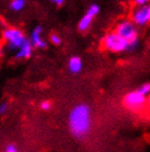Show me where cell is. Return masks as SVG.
<instances>
[{"label": "cell", "instance_id": "cell-1", "mask_svg": "<svg viewBox=\"0 0 150 152\" xmlns=\"http://www.w3.org/2000/svg\"><path fill=\"white\" fill-rule=\"evenodd\" d=\"M68 125L72 136L77 139L86 137L90 132L92 120H91V109L87 104H79L71 109Z\"/></svg>", "mask_w": 150, "mask_h": 152}, {"label": "cell", "instance_id": "cell-2", "mask_svg": "<svg viewBox=\"0 0 150 152\" xmlns=\"http://www.w3.org/2000/svg\"><path fill=\"white\" fill-rule=\"evenodd\" d=\"M128 44L129 41L126 39L122 38L120 35L115 33L107 34L103 39V45L106 50L112 51V52H124L128 51Z\"/></svg>", "mask_w": 150, "mask_h": 152}, {"label": "cell", "instance_id": "cell-3", "mask_svg": "<svg viewBox=\"0 0 150 152\" xmlns=\"http://www.w3.org/2000/svg\"><path fill=\"white\" fill-rule=\"evenodd\" d=\"M4 39L10 50H18L26 39L23 32L17 28H7L4 30Z\"/></svg>", "mask_w": 150, "mask_h": 152}, {"label": "cell", "instance_id": "cell-4", "mask_svg": "<svg viewBox=\"0 0 150 152\" xmlns=\"http://www.w3.org/2000/svg\"><path fill=\"white\" fill-rule=\"evenodd\" d=\"M147 98L146 96L140 94L138 91H134L128 93L126 97L124 98V106L133 111L141 110L144 107L146 106Z\"/></svg>", "mask_w": 150, "mask_h": 152}, {"label": "cell", "instance_id": "cell-5", "mask_svg": "<svg viewBox=\"0 0 150 152\" xmlns=\"http://www.w3.org/2000/svg\"><path fill=\"white\" fill-rule=\"evenodd\" d=\"M133 21L137 26H146L150 22V4H141L133 13Z\"/></svg>", "mask_w": 150, "mask_h": 152}, {"label": "cell", "instance_id": "cell-6", "mask_svg": "<svg viewBox=\"0 0 150 152\" xmlns=\"http://www.w3.org/2000/svg\"><path fill=\"white\" fill-rule=\"evenodd\" d=\"M100 11V8H99L98 4H91L89 9H88V11L86 12V15H83L81 20L79 21V24H78V29L80 31H87L90 26L92 24V21L93 19L97 17V15L99 13Z\"/></svg>", "mask_w": 150, "mask_h": 152}, {"label": "cell", "instance_id": "cell-7", "mask_svg": "<svg viewBox=\"0 0 150 152\" xmlns=\"http://www.w3.org/2000/svg\"><path fill=\"white\" fill-rule=\"evenodd\" d=\"M116 33L118 35H120L122 38L126 39L127 41L138 39L137 30H136L134 23L131 22V21H125V22L120 23L116 29Z\"/></svg>", "mask_w": 150, "mask_h": 152}, {"label": "cell", "instance_id": "cell-8", "mask_svg": "<svg viewBox=\"0 0 150 152\" xmlns=\"http://www.w3.org/2000/svg\"><path fill=\"white\" fill-rule=\"evenodd\" d=\"M42 27L38 26V27L34 28L33 32H32V35H31V43L33 44L34 48H38V49H45L47 44L46 42L44 41V39L42 38Z\"/></svg>", "mask_w": 150, "mask_h": 152}, {"label": "cell", "instance_id": "cell-9", "mask_svg": "<svg viewBox=\"0 0 150 152\" xmlns=\"http://www.w3.org/2000/svg\"><path fill=\"white\" fill-rule=\"evenodd\" d=\"M33 49H34V46H33V44L31 43V41L25 40V41L21 44V46L18 49L17 57H18V58H29V57H31L32 53H33Z\"/></svg>", "mask_w": 150, "mask_h": 152}, {"label": "cell", "instance_id": "cell-10", "mask_svg": "<svg viewBox=\"0 0 150 152\" xmlns=\"http://www.w3.org/2000/svg\"><path fill=\"white\" fill-rule=\"evenodd\" d=\"M68 69L72 74H78L82 69V61L79 56H72L68 61Z\"/></svg>", "mask_w": 150, "mask_h": 152}, {"label": "cell", "instance_id": "cell-11", "mask_svg": "<svg viewBox=\"0 0 150 152\" xmlns=\"http://www.w3.org/2000/svg\"><path fill=\"white\" fill-rule=\"evenodd\" d=\"M25 7V0H12L10 2V9L15 12L21 11Z\"/></svg>", "mask_w": 150, "mask_h": 152}, {"label": "cell", "instance_id": "cell-12", "mask_svg": "<svg viewBox=\"0 0 150 152\" xmlns=\"http://www.w3.org/2000/svg\"><path fill=\"white\" fill-rule=\"evenodd\" d=\"M137 91H138L140 94H143L144 96L147 97V96L150 94V83H146V84H144V85H141Z\"/></svg>", "mask_w": 150, "mask_h": 152}, {"label": "cell", "instance_id": "cell-13", "mask_svg": "<svg viewBox=\"0 0 150 152\" xmlns=\"http://www.w3.org/2000/svg\"><path fill=\"white\" fill-rule=\"evenodd\" d=\"M50 41L53 42V44H55V45H59L60 43H61V39H60V37L58 34L53 33V34L50 35Z\"/></svg>", "mask_w": 150, "mask_h": 152}, {"label": "cell", "instance_id": "cell-14", "mask_svg": "<svg viewBox=\"0 0 150 152\" xmlns=\"http://www.w3.org/2000/svg\"><path fill=\"white\" fill-rule=\"evenodd\" d=\"M41 108L43 110H49L52 108V104L49 103V102H43L41 104Z\"/></svg>", "mask_w": 150, "mask_h": 152}, {"label": "cell", "instance_id": "cell-15", "mask_svg": "<svg viewBox=\"0 0 150 152\" xmlns=\"http://www.w3.org/2000/svg\"><path fill=\"white\" fill-rule=\"evenodd\" d=\"M6 151L7 152H17L18 151V148H17L14 145H8L7 147H6Z\"/></svg>", "mask_w": 150, "mask_h": 152}, {"label": "cell", "instance_id": "cell-16", "mask_svg": "<svg viewBox=\"0 0 150 152\" xmlns=\"http://www.w3.org/2000/svg\"><path fill=\"white\" fill-rule=\"evenodd\" d=\"M8 108H9L8 104L7 103H2L1 105H0V114H4L6 111H8Z\"/></svg>", "mask_w": 150, "mask_h": 152}, {"label": "cell", "instance_id": "cell-17", "mask_svg": "<svg viewBox=\"0 0 150 152\" xmlns=\"http://www.w3.org/2000/svg\"><path fill=\"white\" fill-rule=\"evenodd\" d=\"M53 4H55L56 6H58V7H60V6H63V4H65V1L66 0H50Z\"/></svg>", "mask_w": 150, "mask_h": 152}, {"label": "cell", "instance_id": "cell-18", "mask_svg": "<svg viewBox=\"0 0 150 152\" xmlns=\"http://www.w3.org/2000/svg\"><path fill=\"white\" fill-rule=\"evenodd\" d=\"M149 2V0H135V4H138V6H141V4H146Z\"/></svg>", "mask_w": 150, "mask_h": 152}, {"label": "cell", "instance_id": "cell-19", "mask_svg": "<svg viewBox=\"0 0 150 152\" xmlns=\"http://www.w3.org/2000/svg\"><path fill=\"white\" fill-rule=\"evenodd\" d=\"M2 53H4V49H2V45L0 44V57L2 56Z\"/></svg>", "mask_w": 150, "mask_h": 152}, {"label": "cell", "instance_id": "cell-20", "mask_svg": "<svg viewBox=\"0 0 150 152\" xmlns=\"http://www.w3.org/2000/svg\"><path fill=\"white\" fill-rule=\"evenodd\" d=\"M147 104H148V105L150 106V94L148 95V98H147Z\"/></svg>", "mask_w": 150, "mask_h": 152}]
</instances>
